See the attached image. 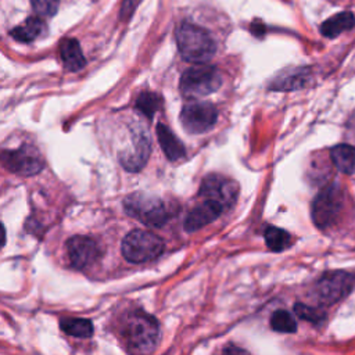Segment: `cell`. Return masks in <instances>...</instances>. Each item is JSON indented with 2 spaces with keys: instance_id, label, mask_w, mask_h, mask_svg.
<instances>
[{
  "instance_id": "4316f807",
  "label": "cell",
  "mask_w": 355,
  "mask_h": 355,
  "mask_svg": "<svg viewBox=\"0 0 355 355\" xmlns=\"http://www.w3.org/2000/svg\"><path fill=\"white\" fill-rule=\"evenodd\" d=\"M6 243V230L4 226L0 223V247Z\"/></svg>"
},
{
  "instance_id": "ac0fdd59",
  "label": "cell",
  "mask_w": 355,
  "mask_h": 355,
  "mask_svg": "<svg viewBox=\"0 0 355 355\" xmlns=\"http://www.w3.org/2000/svg\"><path fill=\"white\" fill-rule=\"evenodd\" d=\"M330 158L336 168L343 173H355V147L349 144H337L330 150Z\"/></svg>"
},
{
  "instance_id": "8992f818",
  "label": "cell",
  "mask_w": 355,
  "mask_h": 355,
  "mask_svg": "<svg viewBox=\"0 0 355 355\" xmlns=\"http://www.w3.org/2000/svg\"><path fill=\"white\" fill-rule=\"evenodd\" d=\"M344 207V193L337 184L320 190L312 202L311 215L319 229H327L338 219Z\"/></svg>"
},
{
  "instance_id": "2e32d148",
  "label": "cell",
  "mask_w": 355,
  "mask_h": 355,
  "mask_svg": "<svg viewBox=\"0 0 355 355\" xmlns=\"http://www.w3.org/2000/svg\"><path fill=\"white\" fill-rule=\"evenodd\" d=\"M60 55L64 67L68 71H79L85 67V57L78 40L72 37H65L60 43Z\"/></svg>"
},
{
  "instance_id": "8fae6325",
  "label": "cell",
  "mask_w": 355,
  "mask_h": 355,
  "mask_svg": "<svg viewBox=\"0 0 355 355\" xmlns=\"http://www.w3.org/2000/svg\"><path fill=\"white\" fill-rule=\"evenodd\" d=\"M69 262L75 268H86L92 265L100 255L97 243L87 236H73L67 243Z\"/></svg>"
},
{
  "instance_id": "3957f363",
  "label": "cell",
  "mask_w": 355,
  "mask_h": 355,
  "mask_svg": "<svg viewBox=\"0 0 355 355\" xmlns=\"http://www.w3.org/2000/svg\"><path fill=\"white\" fill-rule=\"evenodd\" d=\"M128 215L147 226L159 227L166 223L171 212L166 204L157 196L148 193H133L123 201Z\"/></svg>"
},
{
  "instance_id": "4fadbf2b",
  "label": "cell",
  "mask_w": 355,
  "mask_h": 355,
  "mask_svg": "<svg viewBox=\"0 0 355 355\" xmlns=\"http://www.w3.org/2000/svg\"><path fill=\"white\" fill-rule=\"evenodd\" d=\"M150 151H151V146L147 136L143 132H139L135 135L133 147L121 157V162L125 169L136 172L146 165Z\"/></svg>"
},
{
  "instance_id": "52a82bcc",
  "label": "cell",
  "mask_w": 355,
  "mask_h": 355,
  "mask_svg": "<svg viewBox=\"0 0 355 355\" xmlns=\"http://www.w3.org/2000/svg\"><path fill=\"white\" fill-rule=\"evenodd\" d=\"M355 279L344 270L324 273L313 287V297L322 305H331L344 300L352 290Z\"/></svg>"
},
{
  "instance_id": "44dd1931",
  "label": "cell",
  "mask_w": 355,
  "mask_h": 355,
  "mask_svg": "<svg viewBox=\"0 0 355 355\" xmlns=\"http://www.w3.org/2000/svg\"><path fill=\"white\" fill-rule=\"evenodd\" d=\"M263 239H265L266 245L272 251H283L291 243V236L286 230L276 227V226H268L265 229Z\"/></svg>"
},
{
  "instance_id": "d6986e66",
  "label": "cell",
  "mask_w": 355,
  "mask_h": 355,
  "mask_svg": "<svg viewBox=\"0 0 355 355\" xmlns=\"http://www.w3.org/2000/svg\"><path fill=\"white\" fill-rule=\"evenodd\" d=\"M43 29H44V24L42 17L35 15V17H29L22 24L15 26L10 33L15 40L29 43L35 40L43 32Z\"/></svg>"
},
{
  "instance_id": "9a60e30c",
  "label": "cell",
  "mask_w": 355,
  "mask_h": 355,
  "mask_svg": "<svg viewBox=\"0 0 355 355\" xmlns=\"http://www.w3.org/2000/svg\"><path fill=\"white\" fill-rule=\"evenodd\" d=\"M157 137L161 144V148L168 159L176 161L182 157H184L186 150L183 143L176 137V135L165 125L158 123L157 125Z\"/></svg>"
},
{
  "instance_id": "7c38bea8",
  "label": "cell",
  "mask_w": 355,
  "mask_h": 355,
  "mask_svg": "<svg viewBox=\"0 0 355 355\" xmlns=\"http://www.w3.org/2000/svg\"><path fill=\"white\" fill-rule=\"evenodd\" d=\"M223 211L214 202L201 200L190 212L187 214L184 219V229L187 232H196L205 225H209L214 222Z\"/></svg>"
},
{
  "instance_id": "7402d4cb",
  "label": "cell",
  "mask_w": 355,
  "mask_h": 355,
  "mask_svg": "<svg viewBox=\"0 0 355 355\" xmlns=\"http://www.w3.org/2000/svg\"><path fill=\"white\" fill-rule=\"evenodd\" d=\"M270 327L279 333H294L297 330V322L288 311L277 309L270 316Z\"/></svg>"
},
{
  "instance_id": "d4e9b609",
  "label": "cell",
  "mask_w": 355,
  "mask_h": 355,
  "mask_svg": "<svg viewBox=\"0 0 355 355\" xmlns=\"http://www.w3.org/2000/svg\"><path fill=\"white\" fill-rule=\"evenodd\" d=\"M33 11L39 17H51L57 12L60 0H29Z\"/></svg>"
},
{
  "instance_id": "e0dca14e",
  "label": "cell",
  "mask_w": 355,
  "mask_h": 355,
  "mask_svg": "<svg viewBox=\"0 0 355 355\" xmlns=\"http://www.w3.org/2000/svg\"><path fill=\"white\" fill-rule=\"evenodd\" d=\"M355 25V17L349 11H343L338 14H334L333 17L327 18L322 25H320V32L323 36L333 39L343 32L351 29Z\"/></svg>"
},
{
  "instance_id": "ffe728a7",
  "label": "cell",
  "mask_w": 355,
  "mask_h": 355,
  "mask_svg": "<svg viewBox=\"0 0 355 355\" xmlns=\"http://www.w3.org/2000/svg\"><path fill=\"white\" fill-rule=\"evenodd\" d=\"M61 329L64 333L73 336V337H80L86 338L90 337L93 333V323L87 319L82 318H67L61 320Z\"/></svg>"
},
{
  "instance_id": "603a6c76",
  "label": "cell",
  "mask_w": 355,
  "mask_h": 355,
  "mask_svg": "<svg viewBox=\"0 0 355 355\" xmlns=\"http://www.w3.org/2000/svg\"><path fill=\"white\" fill-rule=\"evenodd\" d=\"M137 108L147 116V118H153V115L155 114V111L159 108L161 105V97L155 93L151 92H146L141 93L136 101Z\"/></svg>"
},
{
  "instance_id": "5b68a950",
  "label": "cell",
  "mask_w": 355,
  "mask_h": 355,
  "mask_svg": "<svg viewBox=\"0 0 355 355\" xmlns=\"http://www.w3.org/2000/svg\"><path fill=\"white\" fill-rule=\"evenodd\" d=\"M164 241L147 230H133L122 240V255L126 261L141 263L155 259L164 251Z\"/></svg>"
},
{
  "instance_id": "484cf974",
  "label": "cell",
  "mask_w": 355,
  "mask_h": 355,
  "mask_svg": "<svg viewBox=\"0 0 355 355\" xmlns=\"http://www.w3.org/2000/svg\"><path fill=\"white\" fill-rule=\"evenodd\" d=\"M139 0H125L122 4V10H121V15H123L125 18L129 17L132 14V11L135 10L136 4Z\"/></svg>"
},
{
  "instance_id": "277c9868",
  "label": "cell",
  "mask_w": 355,
  "mask_h": 355,
  "mask_svg": "<svg viewBox=\"0 0 355 355\" xmlns=\"http://www.w3.org/2000/svg\"><path fill=\"white\" fill-rule=\"evenodd\" d=\"M222 85L220 72L208 65H197L186 69L179 82L182 96L189 100H198L215 93Z\"/></svg>"
},
{
  "instance_id": "5bb4252c",
  "label": "cell",
  "mask_w": 355,
  "mask_h": 355,
  "mask_svg": "<svg viewBox=\"0 0 355 355\" xmlns=\"http://www.w3.org/2000/svg\"><path fill=\"white\" fill-rule=\"evenodd\" d=\"M309 79L308 68H293L287 71H282L270 83L273 90H298L306 85Z\"/></svg>"
},
{
  "instance_id": "30bf717a",
  "label": "cell",
  "mask_w": 355,
  "mask_h": 355,
  "mask_svg": "<svg viewBox=\"0 0 355 355\" xmlns=\"http://www.w3.org/2000/svg\"><path fill=\"white\" fill-rule=\"evenodd\" d=\"M218 119V111L211 103L190 101L180 112L182 126L193 135L205 133L212 129Z\"/></svg>"
},
{
  "instance_id": "ba28073f",
  "label": "cell",
  "mask_w": 355,
  "mask_h": 355,
  "mask_svg": "<svg viewBox=\"0 0 355 355\" xmlns=\"http://www.w3.org/2000/svg\"><path fill=\"white\" fill-rule=\"evenodd\" d=\"M198 196L201 200L216 204L222 211H227L237 200L239 184L222 175H208L201 182Z\"/></svg>"
},
{
  "instance_id": "6da1fadb",
  "label": "cell",
  "mask_w": 355,
  "mask_h": 355,
  "mask_svg": "<svg viewBox=\"0 0 355 355\" xmlns=\"http://www.w3.org/2000/svg\"><path fill=\"white\" fill-rule=\"evenodd\" d=\"M121 334L130 351L151 352L159 338V326L151 315L143 311H133L123 319Z\"/></svg>"
},
{
  "instance_id": "7a4b0ae2",
  "label": "cell",
  "mask_w": 355,
  "mask_h": 355,
  "mask_svg": "<svg viewBox=\"0 0 355 355\" xmlns=\"http://www.w3.org/2000/svg\"><path fill=\"white\" fill-rule=\"evenodd\" d=\"M176 44L180 55L194 64H204L211 60L216 51V44L208 31L204 28L182 22L175 32Z\"/></svg>"
},
{
  "instance_id": "9c48e42d",
  "label": "cell",
  "mask_w": 355,
  "mask_h": 355,
  "mask_svg": "<svg viewBox=\"0 0 355 355\" xmlns=\"http://www.w3.org/2000/svg\"><path fill=\"white\" fill-rule=\"evenodd\" d=\"M0 164L7 171L19 176L36 175L44 165L39 151L31 146H22L17 150L0 151Z\"/></svg>"
},
{
  "instance_id": "cb8c5ba5",
  "label": "cell",
  "mask_w": 355,
  "mask_h": 355,
  "mask_svg": "<svg viewBox=\"0 0 355 355\" xmlns=\"http://www.w3.org/2000/svg\"><path fill=\"white\" fill-rule=\"evenodd\" d=\"M294 313L301 318V319H305L308 320L309 323H322L326 318V315L323 312H320L319 309L316 308H312V306H308L305 304H295L294 306Z\"/></svg>"
}]
</instances>
